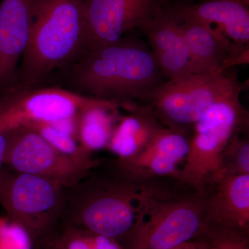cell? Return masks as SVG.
<instances>
[{
    "label": "cell",
    "instance_id": "1",
    "mask_svg": "<svg viewBox=\"0 0 249 249\" xmlns=\"http://www.w3.org/2000/svg\"><path fill=\"white\" fill-rule=\"evenodd\" d=\"M73 66L71 83L79 93L129 110L165 81L146 41L132 34L87 49Z\"/></svg>",
    "mask_w": 249,
    "mask_h": 249
},
{
    "label": "cell",
    "instance_id": "2",
    "mask_svg": "<svg viewBox=\"0 0 249 249\" xmlns=\"http://www.w3.org/2000/svg\"><path fill=\"white\" fill-rule=\"evenodd\" d=\"M95 168L65 187L61 228H76L119 242L133 227L145 200L158 191L140 186L120 173L101 176Z\"/></svg>",
    "mask_w": 249,
    "mask_h": 249
},
{
    "label": "cell",
    "instance_id": "3",
    "mask_svg": "<svg viewBox=\"0 0 249 249\" xmlns=\"http://www.w3.org/2000/svg\"><path fill=\"white\" fill-rule=\"evenodd\" d=\"M87 47L83 0H34L30 37L14 88H35L54 70L78 60Z\"/></svg>",
    "mask_w": 249,
    "mask_h": 249
},
{
    "label": "cell",
    "instance_id": "4",
    "mask_svg": "<svg viewBox=\"0 0 249 249\" xmlns=\"http://www.w3.org/2000/svg\"><path fill=\"white\" fill-rule=\"evenodd\" d=\"M65 186L49 178L2 168L0 204L36 249H54L61 231Z\"/></svg>",
    "mask_w": 249,
    "mask_h": 249
},
{
    "label": "cell",
    "instance_id": "5",
    "mask_svg": "<svg viewBox=\"0 0 249 249\" xmlns=\"http://www.w3.org/2000/svg\"><path fill=\"white\" fill-rule=\"evenodd\" d=\"M241 91L214 103L193 125L188 153L178 178L202 192L224 177L222 158L234 136L249 127V112L240 101Z\"/></svg>",
    "mask_w": 249,
    "mask_h": 249
},
{
    "label": "cell",
    "instance_id": "6",
    "mask_svg": "<svg viewBox=\"0 0 249 249\" xmlns=\"http://www.w3.org/2000/svg\"><path fill=\"white\" fill-rule=\"evenodd\" d=\"M239 91L242 87L238 80L228 71L193 73L163 82L139 106L168 128L186 134V129L193 127L214 103Z\"/></svg>",
    "mask_w": 249,
    "mask_h": 249
},
{
    "label": "cell",
    "instance_id": "7",
    "mask_svg": "<svg viewBox=\"0 0 249 249\" xmlns=\"http://www.w3.org/2000/svg\"><path fill=\"white\" fill-rule=\"evenodd\" d=\"M206 198L164 199L159 192L139 209L133 227L119 241L125 249H170L196 239L204 227Z\"/></svg>",
    "mask_w": 249,
    "mask_h": 249
},
{
    "label": "cell",
    "instance_id": "8",
    "mask_svg": "<svg viewBox=\"0 0 249 249\" xmlns=\"http://www.w3.org/2000/svg\"><path fill=\"white\" fill-rule=\"evenodd\" d=\"M100 100L57 88H14L0 98V124L10 130L36 123L71 120Z\"/></svg>",
    "mask_w": 249,
    "mask_h": 249
},
{
    "label": "cell",
    "instance_id": "9",
    "mask_svg": "<svg viewBox=\"0 0 249 249\" xmlns=\"http://www.w3.org/2000/svg\"><path fill=\"white\" fill-rule=\"evenodd\" d=\"M4 165L16 173L49 178L65 187L75 184L92 169L59 151L27 125L10 129Z\"/></svg>",
    "mask_w": 249,
    "mask_h": 249
},
{
    "label": "cell",
    "instance_id": "10",
    "mask_svg": "<svg viewBox=\"0 0 249 249\" xmlns=\"http://www.w3.org/2000/svg\"><path fill=\"white\" fill-rule=\"evenodd\" d=\"M170 0H83L88 47L93 48L141 31Z\"/></svg>",
    "mask_w": 249,
    "mask_h": 249
},
{
    "label": "cell",
    "instance_id": "11",
    "mask_svg": "<svg viewBox=\"0 0 249 249\" xmlns=\"http://www.w3.org/2000/svg\"><path fill=\"white\" fill-rule=\"evenodd\" d=\"M170 4L158 10L140 31L146 38L165 81L193 74L182 28Z\"/></svg>",
    "mask_w": 249,
    "mask_h": 249
},
{
    "label": "cell",
    "instance_id": "12",
    "mask_svg": "<svg viewBox=\"0 0 249 249\" xmlns=\"http://www.w3.org/2000/svg\"><path fill=\"white\" fill-rule=\"evenodd\" d=\"M34 1L0 3V92H8L17 83L19 64L30 37Z\"/></svg>",
    "mask_w": 249,
    "mask_h": 249
},
{
    "label": "cell",
    "instance_id": "13",
    "mask_svg": "<svg viewBox=\"0 0 249 249\" xmlns=\"http://www.w3.org/2000/svg\"><path fill=\"white\" fill-rule=\"evenodd\" d=\"M186 134L162 127L153 139L137 154L118 160V171L132 180L154 176L178 178V166L186 158L188 150Z\"/></svg>",
    "mask_w": 249,
    "mask_h": 249
},
{
    "label": "cell",
    "instance_id": "14",
    "mask_svg": "<svg viewBox=\"0 0 249 249\" xmlns=\"http://www.w3.org/2000/svg\"><path fill=\"white\" fill-rule=\"evenodd\" d=\"M214 184L206 201L204 227L249 232V175H227Z\"/></svg>",
    "mask_w": 249,
    "mask_h": 249
},
{
    "label": "cell",
    "instance_id": "15",
    "mask_svg": "<svg viewBox=\"0 0 249 249\" xmlns=\"http://www.w3.org/2000/svg\"><path fill=\"white\" fill-rule=\"evenodd\" d=\"M249 5L242 0H204L171 6L183 17L219 29L232 43L249 45Z\"/></svg>",
    "mask_w": 249,
    "mask_h": 249
},
{
    "label": "cell",
    "instance_id": "16",
    "mask_svg": "<svg viewBox=\"0 0 249 249\" xmlns=\"http://www.w3.org/2000/svg\"><path fill=\"white\" fill-rule=\"evenodd\" d=\"M179 19L193 73L220 71L233 45L219 29L204 23L183 17L172 8Z\"/></svg>",
    "mask_w": 249,
    "mask_h": 249
},
{
    "label": "cell",
    "instance_id": "17",
    "mask_svg": "<svg viewBox=\"0 0 249 249\" xmlns=\"http://www.w3.org/2000/svg\"><path fill=\"white\" fill-rule=\"evenodd\" d=\"M128 116H120L107 149L127 160L137 155L149 143L163 126L150 111L136 106Z\"/></svg>",
    "mask_w": 249,
    "mask_h": 249
},
{
    "label": "cell",
    "instance_id": "18",
    "mask_svg": "<svg viewBox=\"0 0 249 249\" xmlns=\"http://www.w3.org/2000/svg\"><path fill=\"white\" fill-rule=\"evenodd\" d=\"M119 103L100 100L80 111L76 119V137L89 153L107 148L119 118Z\"/></svg>",
    "mask_w": 249,
    "mask_h": 249
},
{
    "label": "cell",
    "instance_id": "19",
    "mask_svg": "<svg viewBox=\"0 0 249 249\" xmlns=\"http://www.w3.org/2000/svg\"><path fill=\"white\" fill-rule=\"evenodd\" d=\"M223 175H249V142L239 133L231 139L222 158Z\"/></svg>",
    "mask_w": 249,
    "mask_h": 249
},
{
    "label": "cell",
    "instance_id": "20",
    "mask_svg": "<svg viewBox=\"0 0 249 249\" xmlns=\"http://www.w3.org/2000/svg\"><path fill=\"white\" fill-rule=\"evenodd\" d=\"M210 249H249V232L233 229L203 227L199 237Z\"/></svg>",
    "mask_w": 249,
    "mask_h": 249
},
{
    "label": "cell",
    "instance_id": "21",
    "mask_svg": "<svg viewBox=\"0 0 249 249\" xmlns=\"http://www.w3.org/2000/svg\"><path fill=\"white\" fill-rule=\"evenodd\" d=\"M54 249H91L89 232L73 227H62Z\"/></svg>",
    "mask_w": 249,
    "mask_h": 249
},
{
    "label": "cell",
    "instance_id": "22",
    "mask_svg": "<svg viewBox=\"0 0 249 249\" xmlns=\"http://www.w3.org/2000/svg\"><path fill=\"white\" fill-rule=\"evenodd\" d=\"M249 45L233 43L230 53L223 63L221 72L229 71V69L237 65H249Z\"/></svg>",
    "mask_w": 249,
    "mask_h": 249
},
{
    "label": "cell",
    "instance_id": "23",
    "mask_svg": "<svg viewBox=\"0 0 249 249\" xmlns=\"http://www.w3.org/2000/svg\"><path fill=\"white\" fill-rule=\"evenodd\" d=\"M89 238L91 249H125L115 239L107 236L89 232Z\"/></svg>",
    "mask_w": 249,
    "mask_h": 249
},
{
    "label": "cell",
    "instance_id": "24",
    "mask_svg": "<svg viewBox=\"0 0 249 249\" xmlns=\"http://www.w3.org/2000/svg\"><path fill=\"white\" fill-rule=\"evenodd\" d=\"M9 130L4 128L0 124V173L4 165L5 154L7 147L8 139H9Z\"/></svg>",
    "mask_w": 249,
    "mask_h": 249
},
{
    "label": "cell",
    "instance_id": "25",
    "mask_svg": "<svg viewBox=\"0 0 249 249\" xmlns=\"http://www.w3.org/2000/svg\"><path fill=\"white\" fill-rule=\"evenodd\" d=\"M208 245L206 241L201 237H196L194 240L187 242L182 245L170 249H207Z\"/></svg>",
    "mask_w": 249,
    "mask_h": 249
},
{
    "label": "cell",
    "instance_id": "26",
    "mask_svg": "<svg viewBox=\"0 0 249 249\" xmlns=\"http://www.w3.org/2000/svg\"><path fill=\"white\" fill-rule=\"evenodd\" d=\"M197 1H204V0H197ZM242 1H247V2H249V0H242Z\"/></svg>",
    "mask_w": 249,
    "mask_h": 249
},
{
    "label": "cell",
    "instance_id": "27",
    "mask_svg": "<svg viewBox=\"0 0 249 249\" xmlns=\"http://www.w3.org/2000/svg\"><path fill=\"white\" fill-rule=\"evenodd\" d=\"M209 249V245H208V249Z\"/></svg>",
    "mask_w": 249,
    "mask_h": 249
}]
</instances>
